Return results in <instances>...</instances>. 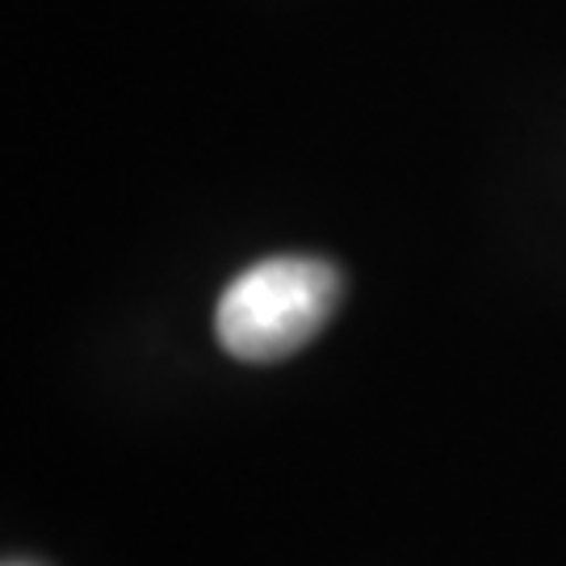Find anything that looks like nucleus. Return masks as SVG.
<instances>
[{
    "mask_svg": "<svg viewBox=\"0 0 566 566\" xmlns=\"http://www.w3.org/2000/svg\"><path fill=\"white\" fill-rule=\"evenodd\" d=\"M344 298V277L319 256L248 264L214 306V336L235 361L273 365L315 340Z\"/></svg>",
    "mask_w": 566,
    "mask_h": 566,
    "instance_id": "obj_1",
    "label": "nucleus"
},
{
    "mask_svg": "<svg viewBox=\"0 0 566 566\" xmlns=\"http://www.w3.org/2000/svg\"><path fill=\"white\" fill-rule=\"evenodd\" d=\"M9 566H39V563H9Z\"/></svg>",
    "mask_w": 566,
    "mask_h": 566,
    "instance_id": "obj_2",
    "label": "nucleus"
}]
</instances>
